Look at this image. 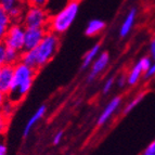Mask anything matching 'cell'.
<instances>
[{
    "mask_svg": "<svg viewBox=\"0 0 155 155\" xmlns=\"http://www.w3.org/2000/svg\"><path fill=\"white\" fill-rule=\"evenodd\" d=\"M50 14L45 7L36 5H27L22 16V24L27 27H48Z\"/></svg>",
    "mask_w": 155,
    "mask_h": 155,
    "instance_id": "277c9868",
    "label": "cell"
},
{
    "mask_svg": "<svg viewBox=\"0 0 155 155\" xmlns=\"http://www.w3.org/2000/svg\"><path fill=\"white\" fill-rule=\"evenodd\" d=\"M116 83H117V86H118L119 88H124V86L127 84V76L120 75L116 79Z\"/></svg>",
    "mask_w": 155,
    "mask_h": 155,
    "instance_id": "f1b7e54d",
    "label": "cell"
},
{
    "mask_svg": "<svg viewBox=\"0 0 155 155\" xmlns=\"http://www.w3.org/2000/svg\"><path fill=\"white\" fill-rule=\"evenodd\" d=\"M110 62V55L107 52H100L98 54V57L96 58V60L92 62V64L90 65V71L89 74L87 76V81L91 83L96 79L101 73L105 70Z\"/></svg>",
    "mask_w": 155,
    "mask_h": 155,
    "instance_id": "9c48e42d",
    "label": "cell"
},
{
    "mask_svg": "<svg viewBox=\"0 0 155 155\" xmlns=\"http://www.w3.org/2000/svg\"><path fill=\"white\" fill-rule=\"evenodd\" d=\"M37 70L18 62L14 65V76L10 91L7 97L13 103L18 104L25 98L33 87L34 79L36 77Z\"/></svg>",
    "mask_w": 155,
    "mask_h": 155,
    "instance_id": "6da1fadb",
    "label": "cell"
},
{
    "mask_svg": "<svg viewBox=\"0 0 155 155\" xmlns=\"http://www.w3.org/2000/svg\"><path fill=\"white\" fill-rule=\"evenodd\" d=\"M101 52V45L100 44H96L92 48L88 50V51L86 52L85 57L83 59V63H81V68L83 70H86V68H88L92 62L96 60V58L98 57V54Z\"/></svg>",
    "mask_w": 155,
    "mask_h": 155,
    "instance_id": "9a60e30c",
    "label": "cell"
},
{
    "mask_svg": "<svg viewBox=\"0 0 155 155\" xmlns=\"http://www.w3.org/2000/svg\"><path fill=\"white\" fill-rule=\"evenodd\" d=\"M137 14H138L137 9L132 8L125 15L124 20H123L122 24H120V27H119V37L120 38L127 37L130 34V31H132L134 23H136V20H137Z\"/></svg>",
    "mask_w": 155,
    "mask_h": 155,
    "instance_id": "7c38bea8",
    "label": "cell"
},
{
    "mask_svg": "<svg viewBox=\"0 0 155 155\" xmlns=\"http://www.w3.org/2000/svg\"><path fill=\"white\" fill-rule=\"evenodd\" d=\"M14 76V65L5 64L0 67V90L8 94L13 83Z\"/></svg>",
    "mask_w": 155,
    "mask_h": 155,
    "instance_id": "30bf717a",
    "label": "cell"
},
{
    "mask_svg": "<svg viewBox=\"0 0 155 155\" xmlns=\"http://www.w3.org/2000/svg\"><path fill=\"white\" fill-rule=\"evenodd\" d=\"M79 0H71L61 10L50 15L47 29L58 34L59 36L64 34L75 22L79 12Z\"/></svg>",
    "mask_w": 155,
    "mask_h": 155,
    "instance_id": "7a4b0ae2",
    "label": "cell"
},
{
    "mask_svg": "<svg viewBox=\"0 0 155 155\" xmlns=\"http://www.w3.org/2000/svg\"><path fill=\"white\" fill-rule=\"evenodd\" d=\"M0 7L8 12L12 22H21L25 11V0H0Z\"/></svg>",
    "mask_w": 155,
    "mask_h": 155,
    "instance_id": "8992f818",
    "label": "cell"
},
{
    "mask_svg": "<svg viewBox=\"0 0 155 155\" xmlns=\"http://www.w3.org/2000/svg\"><path fill=\"white\" fill-rule=\"evenodd\" d=\"M152 59L151 57H142L138 61L136 64L132 66V68L129 71L128 75H127V84L129 86L137 85L140 81L141 77L144 75V73L149 70Z\"/></svg>",
    "mask_w": 155,
    "mask_h": 155,
    "instance_id": "52a82bcc",
    "label": "cell"
},
{
    "mask_svg": "<svg viewBox=\"0 0 155 155\" xmlns=\"http://www.w3.org/2000/svg\"><path fill=\"white\" fill-rule=\"evenodd\" d=\"M106 23L103 20H100V18H92L88 22L87 26H86L85 34L86 36L88 37H94L97 35H99L100 33L105 29Z\"/></svg>",
    "mask_w": 155,
    "mask_h": 155,
    "instance_id": "5bb4252c",
    "label": "cell"
},
{
    "mask_svg": "<svg viewBox=\"0 0 155 155\" xmlns=\"http://www.w3.org/2000/svg\"><path fill=\"white\" fill-rule=\"evenodd\" d=\"M49 0H25L27 5H36V7H46Z\"/></svg>",
    "mask_w": 155,
    "mask_h": 155,
    "instance_id": "cb8c5ba5",
    "label": "cell"
},
{
    "mask_svg": "<svg viewBox=\"0 0 155 155\" xmlns=\"http://www.w3.org/2000/svg\"><path fill=\"white\" fill-rule=\"evenodd\" d=\"M7 100H8V97H7V94L0 90V109H1V106L5 103V101H7Z\"/></svg>",
    "mask_w": 155,
    "mask_h": 155,
    "instance_id": "4dcf8cb0",
    "label": "cell"
},
{
    "mask_svg": "<svg viewBox=\"0 0 155 155\" xmlns=\"http://www.w3.org/2000/svg\"><path fill=\"white\" fill-rule=\"evenodd\" d=\"M5 45L3 44V41H0V67L5 63Z\"/></svg>",
    "mask_w": 155,
    "mask_h": 155,
    "instance_id": "d4e9b609",
    "label": "cell"
},
{
    "mask_svg": "<svg viewBox=\"0 0 155 155\" xmlns=\"http://www.w3.org/2000/svg\"><path fill=\"white\" fill-rule=\"evenodd\" d=\"M122 104V98L120 97H114L109 103L106 104L105 107L103 109L102 113L100 114V116L98 118V126H102L105 123H107L110 118L113 116L115 112L118 110V107Z\"/></svg>",
    "mask_w": 155,
    "mask_h": 155,
    "instance_id": "8fae6325",
    "label": "cell"
},
{
    "mask_svg": "<svg viewBox=\"0 0 155 155\" xmlns=\"http://www.w3.org/2000/svg\"><path fill=\"white\" fill-rule=\"evenodd\" d=\"M144 96H145V93L141 92V93H139L138 96L134 97V98L132 99L130 102H128V104H127V105L124 107V114H125V115H126V114H128V113H130L132 110H134V107H136V106L139 105L140 102L144 99Z\"/></svg>",
    "mask_w": 155,
    "mask_h": 155,
    "instance_id": "d6986e66",
    "label": "cell"
},
{
    "mask_svg": "<svg viewBox=\"0 0 155 155\" xmlns=\"http://www.w3.org/2000/svg\"><path fill=\"white\" fill-rule=\"evenodd\" d=\"M46 112H47V106L45 104L40 105L38 109L35 111V113L29 117V119L27 120V123L25 124V127H24V130H23V137L26 138L27 136L29 134V132L33 130V128L38 124V122L42 117L46 115Z\"/></svg>",
    "mask_w": 155,
    "mask_h": 155,
    "instance_id": "4fadbf2b",
    "label": "cell"
},
{
    "mask_svg": "<svg viewBox=\"0 0 155 155\" xmlns=\"http://www.w3.org/2000/svg\"><path fill=\"white\" fill-rule=\"evenodd\" d=\"M141 155H155V139L149 143V145L142 151Z\"/></svg>",
    "mask_w": 155,
    "mask_h": 155,
    "instance_id": "603a6c76",
    "label": "cell"
},
{
    "mask_svg": "<svg viewBox=\"0 0 155 155\" xmlns=\"http://www.w3.org/2000/svg\"><path fill=\"white\" fill-rule=\"evenodd\" d=\"M15 106H16L15 103H13V102H11V101L7 100L5 101V103L1 106L0 111H1V113H2L7 118L10 119V117L12 116L14 111H15Z\"/></svg>",
    "mask_w": 155,
    "mask_h": 155,
    "instance_id": "ffe728a7",
    "label": "cell"
},
{
    "mask_svg": "<svg viewBox=\"0 0 155 155\" xmlns=\"http://www.w3.org/2000/svg\"><path fill=\"white\" fill-rule=\"evenodd\" d=\"M20 62L24 63L27 66H31L35 70H38V63H37V55L35 49L31 50H26V51H22L21 53V60Z\"/></svg>",
    "mask_w": 155,
    "mask_h": 155,
    "instance_id": "2e32d148",
    "label": "cell"
},
{
    "mask_svg": "<svg viewBox=\"0 0 155 155\" xmlns=\"http://www.w3.org/2000/svg\"><path fill=\"white\" fill-rule=\"evenodd\" d=\"M8 127H9V119L0 111V138L2 137L3 134H5V131L8 130Z\"/></svg>",
    "mask_w": 155,
    "mask_h": 155,
    "instance_id": "44dd1931",
    "label": "cell"
},
{
    "mask_svg": "<svg viewBox=\"0 0 155 155\" xmlns=\"http://www.w3.org/2000/svg\"><path fill=\"white\" fill-rule=\"evenodd\" d=\"M144 78H151L153 77V76H155V60H153L152 63H151L150 67H149V70L147 71V72L144 73Z\"/></svg>",
    "mask_w": 155,
    "mask_h": 155,
    "instance_id": "484cf974",
    "label": "cell"
},
{
    "mask_svg": "<svg viewBox=\"0 0 155 155\" xmlns=\"http://www.w3.org/2000/svg\"><path fill=\"white\" fill-rule=\"evenodd\" d=\"M21 51H18L15 49L7 48V50H5V63L11 65H15L21 60Z\"/></svg>",
    "mask_w": 155,
    "mask_h": 155,
    "instance_id": "ac0fdd59",
    "label": "cell"
},
{
    "mask_svg": "<svg viewBox=\"0 0 155 155\" xmlns=\"http://www.w3.org/2000/svg\"><path fill=\"white\" fill-rule=\"evenodd\" d=\"M24 35H25V26L22 24V22H12L2 41L7 48L15 49L22 52L24 48Z\"/></svg>",
    "mask_w": 155,
    "mask_h": 155,
    "instance_id": "5b68a950",
    "label": "cell"
},
{
    "mask_svg": "<svg viewBox=\"0 0 155 155\" xmlns=\"http://www.w3.org/2000/svg\"><path fill=\"white\" fill-rule=\"evenodd\" d=\"M62 139H63V131H62V130H60V131H58V132H55V134H54L52 142H53V144H54V145H58V144H60V143H61Z\"/></svg>",
    "mask_w": 155,
    "mask_h": 155,
    "instance_id": "83f0119b",
    "label": "cell"
},
{
    "mask_svg": "<svg viewBox=\"0 0 155 155\" xmlns=\"http://www.w3.org/2000/svg\"><path fill=\"white\" fill-rule=\"evenodd\" d=\"M149 53L152 60H155V35L151 38L150 45H149Z\"/></svg>",
    "mask_w": 155,
    "mask_h": 155,
    "instance_id": "4316f807",
    "label": "cell"
},
{
    "mask_svg": "<svg viewBox=\"0 0 155 155\" xmlns=\"http://www.w3.org/2000/svg\"><path fill=\"white\" fill-rule=\"evenodd\" d=\"M47 31L48 29L44 28V27H27V28H25L23 51L35 49L40 44V41L46 35Z\"/></svg>",
    "mask_w": 155,
    "mask_h": 155,
    "instance_id": "ba28073f",
    "label": "cell"
},
{
    "mask_svg": "<svg viewBox=\"0 0 155 155\" xmlns=\"http://www.w3.org/2000/svg\"><path fill=\"white\" fill-rule=\"evenodd\" d=\"M60 45V37L53 31H47L46 35L40 41V44L35 48L37 55L38 68L45 66L51 61V59L57 53V50Z\"/></svg>",
    "mask_w": 155,
    "mask_h": 155,
    "instance_id": "3957f363",
    "label": "cell"
},
{
    "mask_svg": "<svg viewBox=\"0 0 155 155\" xmlns=\"http://www.w3.org/2000/svg\"><path fill=\"white\" fill-rule=\"evenodd\" d=\"M11 23H12V20H11L8 12L0 7V41L3 40L5 33H7L8 28L10 27Z\"/></svg>",
    "mask_w": 155,
    "mask_h": 155,
    "instance_id": "e0dca14e",
    "label": "cell"
},
{
    "mask_svg": "<svg viewBox=\"0 0 155 155\" xmlns=\"http://www.w3.org/2000/svg\"><path fill=\"white\" fill-rule=\"evenodd\" d=\"M0 155H8V147L0 138Z\"/></svg>",
    "mask_w": 155,
    "mask_h": 155,
    "instance_id": "f546056e",
    "label": "cell"
},
{
    "mask_svg": "<svg viewBox=\"0 0 155 155\" xmlns=\"http://www.w3.org/2000/svg\"><path fill=\"white\" fill-rule=\"evenodd\" d=\"M114 84H115V78L114 77H110L105 80V83L103 85V89H102V92L104 94H107L110 91L112 90V88L114 87Z\"/></svg>",
    "mask_w": 155,
    "mask_h": 155,
    "instance_id": "7402d4cb",
    "label": "cell"
}]
</instances>
